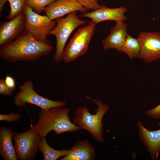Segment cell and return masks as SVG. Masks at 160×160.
I'll return each mask as SVG.
<instances>
[{"instance_id": "6da1fadb", "label": "cell", "mask_w": 160, "mask_h": 160, "mask_svg": "<svg viewBox=\"0 0 160 160\" xmlns=\"http://www.w3.org/2000/svg\"><path fill=\"white\" fill-rule=\"evenodd\" d=\"M53 49L48 40L39 41L25 30L12 41L1 46L0 57L12 63L33 61L49 54Z\"/></svg>"}, {"instance_id": "7a4b0ae2", "label": "cell", "mask_w": 160, "mask_h": 160, "mask_svg": "<svg viewBox=\"0 0 160 160\" xmlns=\"http://www.w3.org/2000/svg\"><path fill=\"white\" fill-rule=\"evenodd\" d=\"M69 112L68 107L41 109L37 122L31 128L41 138L52 131L57 134L77 131L80 129L71 121Z\"/></svg>"}, {"instance_id": "3957f363", "label": "cell", "mask_w": 160, "mask_h": 160, "mask_svg": "<svg viewBox=\"0 0 160 160\" xmlns=\"http://www.w3.org/2000/svg\"><path fill=\"white\" fill-rule=\"evenodd\" d=\"M86 97L92 100L97 106L95 109V113H91L86 106L78 108L75 112L73 123L80 129H85L89 132L98 142L102 143L104 140L102 119L110 106L99 100L87 96Z\"/></svg>"}, {"instance_id": "277c9868", "label": "cell", "mask_w": 160, "mask_h": 160, "mask_svg": "<svg viewBox=\"0 0 160 160\" xmlns=\"http://www.w3.org/2000/svg\"><path fill=\"white\" fill-rule=\"evenodd\" d=\"M76 14V11L74 12L67 14L65 17H62L56 18L57 25L48 34L54 35L56 38L54 57L56 63H59L63 60L65 44L72 32L77 27L86 23L85 20L79 18Z\"/></svg>"}, {"instance_id": "5b68a950", "label": "cell", "mask_w": 160, "mask_h": 160, "mask_svg": "<svg viewBox=\"0 0 160 160\" xmlns=\"http://www.w3.org/2000/svg\"><path fill=\"white\" fill-rule=\"evenodd\" d=\"M96 24L91 20L77 30L65 49L63 60L65 63L71 62L85 54L95 33Z\"/></svg>"}, {"instance_id": "8992f818", "label": "cell", "mask_w": 160, "mask_h": 160, "mask_svg": "<svg viewBox=\"0 0 160 160\" xmlns=\"http://www.w3.org/2000/svg\"><path fill=\"white\" fill-rule=\"evenodd\" d=\"M13 103L18 107H25L28 103L35 105L41 109L62 107L66 104L65 101L52 100L38 94L33 89V83L31 80L25 81L19 87V91L14 97Z\"/></svg>"}, {"instance_id": "52a82bcc", "label": "cell", "mask_w": 160, "mask_h": 160, "mask_svg": "<svg viewBox=\"0 0 160 160\" xmlns=\"http://www.w3.org/2000/svg\"><path fill=\"white\" fill-rule=\"evenodd\" d=\"M25 14V30L37 40L44 41L49 33L55 27V21L51 20L47 15H41L26 5L23 11Z\"/></svg>"}, {"instance_id": "ba28073f", "label": "cell", "mask_w": 160, "mask_h": 160, "mask_svg": "<svg viewBox=\"0 0 160 160\" xmlns=\"http://www.w3.org/2000/svg\"><path fill=\"white\" fill-rule=\"evenodd\" d=\"M41 138L31 128L22 133L13 132L12 139L18 159H33L39 150Z\"/></svg>"}, {"instance_id": "9c48e42d", "label": "cell", "mask_w": 160, "mask_h": 160, "mask_svg": "<svg viewBox=\"0 0 160 160\" xmlns=\"http://www.w3.org/2000/svg\"><path fill=\"white\" fill-rule=\"evenodd\" d=\"M137 39L140 47L138 58L146 63L160 58V32H142Z\"/></svg>"}, {"instance_id": "30bf717a", "label": "cell", "mask_w": 160, "mask_h": 160, "mask_svg": "<svg viewBox=\"0 0 160 160\" xmlns=\"http://www.w3.org/2000/svg\"><path fill=\"white\" fill-rule=\"evenodd\" d=\"M89 10L77 0H57L49 4L43 11L51 20H53L74 12L79 11L84 13Z\"/></svg>"}, {"instance_id": "8fae6325", "label": "cell", "mask_w": 160, "mask_h": 160, "mask_svg": "<svg viewBox=\"0 0 160 160\" xmlns=\"http://www.w3.org/2000/svg\"><path fill=\"white\" fill-rule=\"evenodd\" d=\"M23 12L7 22L0 24V45L9 43L25 30Z\"/></svg>"}, {"instance_id": "7c38bea8", "label": "cell", "mask_w": 160, "mask_h": 160, "mask_svg": "<svg viewBox=\"0 0 160 160\" xmlns=\"http://www.w3.org/2000/svg\"><path fill=\"white\" fill-rule=\"evenodd\" d=\"M137 127L140 140L145 147L151 159L157 160L160 152V129L148 130L139 121Z\"/></svg>"}, {"instance_id": "4fadbf2b", "label": "cell", "mask_w": 160, "mask_h": 160, "mask_svg": "<svg viewBox=\"0 0 160 160\" xmlns=\"http://www.w3.org/2000/svg\"><path fill=\"white\" fill-rule=\"evenodd\" d=\"M127 11V9L124 7L109 8L102 5L98 9L91 12L82 13L79 16L90 18L96 24L106 20L124 21L127 19L125 15Z\"/></svg>"}, {"instance_id": "5bb4252c", "label": "cell", "mask_w": 160, "mask_h": 160, "mask_svg": "<svg viewBox=\"0 0 160 160\" xmlns=\"http://www.w3.org/2000/svg\"><path fill=\"white\" fill-rule=\"evenodd\" d=\"M124 22H116V25L111 29L109 35L102 41L103 50H116L123 45L127 34V25Z\"/></svg>"}, {"instance_id": "9a60e30c", "label": "cell", "mask_w": 160, "mask_h": 160, "mask_svg": "<svg viewBox=\"0 0 160 160\" xmlns=\"http://www.w3.org/2000/svg\"><path fill=\"white\" fill-rule=\"evenodd\" d=\"M96 155L94 147L87 140L76 142L69 152L60 160H94Z\"/></svg>"}, {"instance_id": "2e32d148", "label": "cell", "mask_w": 160, "mask_h": 160, "mask_svg": "<svg viewBox=\"0 0 160 160\" xmlns=\"http://www.w3.org/2000/svg\"><path fill=\"white\" fill-rule=\"evenodd\" d=\"M12 134L9 127L3 126L0 128V154L4 160H18L12 143Z\"/></svg>"}, {"instance_id": "e0dca14e", "label": "cell", "mask_w": 160, "mask_h": 160, "mask_svg": "<svg viewBox=\"0 0 160 160\" xmlns=\"http://www.w3.org/2000/svg\"><path fill=\"white\" fill-rule=\"evenodd\" d=\"M116 50L127 55L130 59L138 57L140 47L137 39L134 38L127 34L125 41L123 45Z\"/></svg>"}, {"instance_id": "ac0fdd59", "label": "cell", "mask_w": 160, "mask_h": 160, "mask_svg": "<svg viewBox=\"0 0 160 160\" xmlns=\"http://www.w3.org/2000/svg\"><path fill=\"white\" fill-rule=\"evenodd\" d=\"M38 149L42 153L44 160H56L61 157L65 156L69 152V150H57L53 149L48 145L45 137L41 138Z\"/></svg>"}, {"instance_id": "d6986e66", "label": "cell", "mask_w": 160, "mask_h": 160, "mask_svg": "<svg viewBox=\"0 0 160 160\" xmlns=\"http://www.w3.org/2000/svg\"><path fill=\"white\" fill-rule=\"evenodd\" d=\"M25 0H0V11L2 12L5 2L8 1L10 6V10L6 18L11 20L23 12L26 5Z\"/></svg>"}, {"instance_id": "ffe728a7", "label": "cell", "mask_w": 160, "mask_h": 160, "mask_svg": "<svg viewBox=\"0 0 160 160\" xmlns=\"http://www.w3.org/2000/svg\"><path fill=\"white\" fill-rule=\"evenodd\" d=\"M57 0H25L26 5L32 8L36 13L40 14L50 3Z\"/></svg>"}, {"instance_id": "44dd1931", "label": "cell", "mask_w": 160, "mask_h": 160, "mask_svg": "<svg viewBox=\"0 0 160 160\" xmlns=\"http://www.w3.org/2000/svg\"><path fill=\"white\" fill-rule=\"evenodd\" d=\"M84 7L89 10H96L101 7V6L98 3V0H77Z\"/></svg>"}, {"instance_id": "7402d4cb", "label": "cell", "mask_w": 160, "mask_h": 160, "mask_svg": "<svg viewBox=\"0 0 160 160\" xmlns=\"http://www.w3.org/2000/svg\"><path fill=\"white\" fill-rule=\"evenodd\" d=\"M21 117L20 114L14 112L8 114H0V120L5 121L8 122L17 121Z\"/></svg>"}, {"instance_id": "603a6c76", "label": "cell", "mask_w": 160, "mask_h": 160, "mask_svg": "<svg viewBox=\"0 0 160 160\" xmlns=\"http://www.w3.org/2000/svg\"><path fill=\"white\" fill-rule=\"evenodd\" d=\"M15 90L9 88L5 84L4 79H0V94L6 96L11 95Z\"/></svg>"}, {"instance_id": "cb8c5ba5", "label": "cell", "mask_w": 160, "mask_h": 160, "mask_svg": "<svg viewBox=\"0 0 160 160\" xmlns=\"http://www.w3.org/2000/svg\"><path fill=\"white\" fill-rule=\"evenodd\" d=\"M145 113L151 118L160 119V104L153 108L146 110Z\"/></svg>"}, {"instance_id": "d4e9b609", "label": "cell", "mask_w": 160, "mask_h": 160, "mask_svg": "<svg viewBox=\"0 0 160 160\" xmlns=\"http://www.w3.org/2000/svg\"><path fill=\"white\" fill-rule=\"evenodd\" d=\"M6 84L11 89L15 90L16 88V84L15 79L11 76L7 75L4 79Z\"/></svg>"}, {"instance_id": "484cf974", "label": "cell", "mask_w": 160, "mask_h": 160, "mask_svg": "<svg viewBox=\"0 0 160 160\" xmlns=\"http://www.w3.org/2000/svg\"><path fill=\"white\" fill-rule=\"evenodd\" d=\"M157 124L159 127H160V122H158Z\"/></svg>"}]
</instances>
